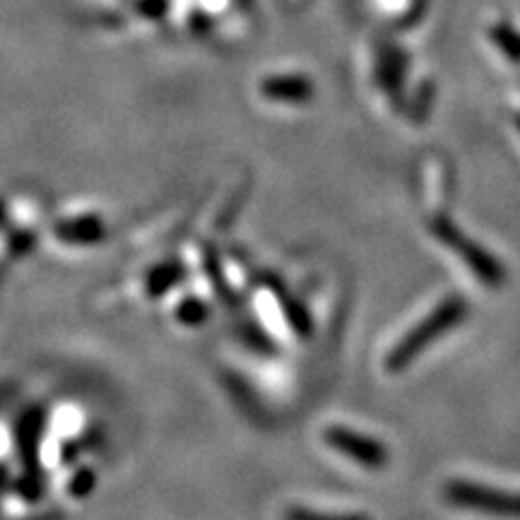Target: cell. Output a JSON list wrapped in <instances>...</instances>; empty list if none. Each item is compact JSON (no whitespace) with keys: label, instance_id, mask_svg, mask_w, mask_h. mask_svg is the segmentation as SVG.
<instances>
[{"label":"cell","instance_id":"cell-1","mask_svg":"<svg viewBox=\"0 0 520 520\" xmlns=\"http://www.w3.org/2000/svg\"><path fill=\"white\" fill-rule=\"evenodd\" d=\"M470 304L468 299L458 297H446L443 301L431 309L429 316H424L410 333H405L403 338L395 342L393 350L388 352L386 357V369L390 374H400L410 366L422 352L429 350V345H434L436 340L448 335L455 325H460L468 318Z\"/></svg>","mask_w":520,"mask_h":520},{"label":"cell","instance_id":"cell-2","mask_svg":"<svg viewBox=\"0 0 520 520\" xmlns=\"http://www.w3.org/2000/svg\"><path fill=\"white\" fill-rule=\"evenodd\" d=\"M431 234L436 241H441L443 246H448L451 251L463 260L470 268V273L477 280L484 282L487 287H501L506 282V268L499 258L492 256L482 244H477L475 239H470L463 229H458L448 217H436L431 222Z\"/></svg>","mask_w":520,"mask_h":520},{"label":"cell","instance_id":"cell-3","mask_svg":"<svg viewBox=\"0 0 520 520\" xmlns=\"http://www.w3.org/2000/svg\"><path fill=\"white\" fill-rule=\"evenodd\" d=\"M443 499H446V504L463 508V511L520 520V492L487 487V484H477L470 480H451L443 487Z\"/></svg>","mask_w":520,"mask_h":520},{"label":"cell","instance_id":"cell-4","mask_svg":"<svg viewBox=\"0 0 520 520\" xmlns=\"http://www.w3.org/2000/svg\"><path fill=\"white\" fill-rule=\"evenodd\" d=\"M323 441L328 443L333 451L345 455V458L354 460L366 470H383L390 460V451L383 441L374 439V436L362 434L347 427H328L323 431Z\"/></svg>","mask_w":520,"mask_h":520},{"label":"cell","instance_id":"cell-5","mask_svg":"<svg viewBox=\"0 0 520 520\" xmlns=\"http://www.w3.org/2000/svg\"><path fill=\"white\" fill-rule=\"evenodd\" d=\"M407 68H410V61H407V53L400 51L398 46L393 44H383L378 46V56H376V85L378 90L386 92L390 99H400V92H403L405 78H407Z\"/></svg>","mask_w":520,"mask_h":520},{"label":"cell","instance_id":"cell-6","mask_svg":"<svg viewBox=\"0 0 520 520\" xmlns=\"http://www.w3.org/2000/svg\"><path fill=\"white\" fill-rule=\"evenodd\" d=\"M313 92V82L306 75H273L260 82V94L280 104H306Z\"/></svg>","mask_w":520,"mask_h":520},{"label":"cell","instance_id":"cell-7","mask_svg":"<svg viewBox=\"0 0 520 520\" xmlns=\"http://www.w3.org/2000/svg\"><path fill=\"white\" fill-rule=\"evenodd\" d=\"M487 37H489V44H492L508 63L520 65V32L511 25V22L506 20L494 22V25L487 29Z\"/></svg>","mask_w":520,"mask_h":520},{"label":"cell","instance_id":"cell-8","mask_svg":"<svg viewBox=\"0 0 520 520\" xmlns=\"http://www.w3.org/2000/svg\"><path fill=\"white\" fill-rule=\"evenodd\" d=\"M56 236L63 241H70V244H94V241L104 236V227L102 222L92 220V217H80V220L58 224Z\"/></svg>","mask_w":520,"mask_h":520},{"label":"cell","instance_id":"cell-9","mask_svg":"<svg viewBox=\"0 0 520 520\" xmlns=\"http://www.w3.org/2000/svg\"><path fill=\"white\" fill-rule=\"evenodd\" d=\"M285 520H371L364 513H323L313 511V508L294 506L285 513Z\"/></svg>","mask_w":520,"mask_h":520},{"label":"cell","instance_id":"cell-10","mask_svg":"<svg viewBox=\"0 0 520 520\" xmlns=\"http://www.w3.org/2000/svg\"><path fill=\"white\" fill-rule=\"evenodd\" d=\"M186 306H188V309H198L200 304H195V301H193V304H186ZM188 313H191L193 321H198V318H203V313H205V311H188Z\"/></svg>","mask_w":520,"mask_h":520},{"label":"cell","instance_id":"cell-11","mask_svg":"<svg viewBox=\"0 0 520 520\" xmlns=\"http://www.w3.org/2000/svg\"><path fill=\"white\" fill-rule=\"evenodd\" d=\"M516 128L520 130V116H516Z\"/></svg>","mask_w":520,"mask_h":520}]
</instances>
